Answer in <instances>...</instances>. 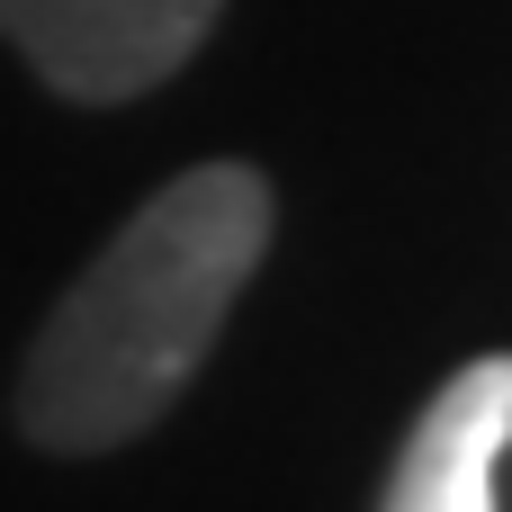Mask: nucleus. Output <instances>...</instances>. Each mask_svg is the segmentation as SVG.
I'll list each match as a JSON object with an SVG mask.
<instances>
[{"label": "nucleus", "mask_w": 512, "mask_h": 512, "mask_svg": "<svg viewBox=\"0 0 512 512\" xmlns=\"http://www.w3.org/2000/svg\"><path fill=\"white\" fill-rule=\"evenodd\" d=\"M270 243V189L243 162L180 171L135 225L81 270V288L45 315L18 423L45 450H117L162 423V405L216 351L243 279Z\"/></svg>", "instance_id": "f257e3e1"}, {"label": "nucleus", "mask_w": 512, "mask_h": 512, "mask_svg": "<svg viewBox=\"0 0 512 512\" xmlns=\"http://www.w3.org/2000/svg\"><path fill=\"white\" fill-rule=\"evenodd\" d=\"M225 0H0V36L63 99H135L171 81Z\"/></svg>", "instance_id": "f03ea898"}, {"label": "nucleus", "mask_w": 512, "mask_h": 512, "mask_svg": "<svg viewBox=\"0 0 512 512\" xmlns=\"http://www.w3.org/2000/svg\"><path fill=\"white\" fill-rule=\"evenodd\" d=\"M512 450V360H468L414 423L378 512H495V459Z\"/></svg>", "instance_id": "7ed1b4c3"}]
</instances>
